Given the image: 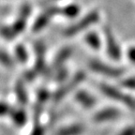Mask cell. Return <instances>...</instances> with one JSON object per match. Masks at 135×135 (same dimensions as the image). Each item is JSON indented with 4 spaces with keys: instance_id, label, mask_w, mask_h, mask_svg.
Here are the masks:
<instances>
[{
    "instance_id": "obj_2",
    "label": "cell",
    "mask_w": 135,
    "mask_h": 135,
    "mask_svg": "<svg viewBox=\"0 0 135 135\" xmlns=\"http://www.w3.org/2000/svg\"><path fill=\"white\" fill-rule=\"evenodd\" d=\"M100 15H99V11L94 9L90 12L87 13L84 18L79 20L76 23H73L68 28L64 30V36L65 37H73L75 35H78L81 32L84 31L85 29L95 25L96 23L99 21Z\"/></svg>"
},
{
    "instance_id": "obj_3",
    "label": "cell",
    "mask_w": 135,
    "mask_h": 135,
    "mask_svg": "<svg viewBox=\"0 0 135 135\" xmlns=\"http://www.w3.org/2000/svg\"><path fill=\"white\" fill-rule=\"evenodd\" d=\"M88 68L93 72L111 79L120 78L125 73V70L123 68L110 65L108 63L100 61L99 59H91L88 62Z\"/></svg>"
},
{
    "instance_id": "obj_10",
    "label": "cell",
    "mask_w": 135,
    "mask_h": 135,
    "mask_svg": "<svg viewBox=\"0 0 135 135\" xmlns=\"http://www.w3.org/2000/svg\"><path fill=\"white\" fill-rule=\"evenodd\" d=\"M84 132V126L82 124H72L63 127L56 131L55 135H82Z\"/></svg>"
},
{
    "instance_id": "obj_1",
    "label": "cell",
    "mask_w": 135,
    "mask_h": 135,
    "mask_svg": "<svg viewBox=\"0 0 135 135\" xmlns=\"http://www.w3.org/2000/svg\"><path fill=\"white\" fill-rule=\"evenodd\" d=\"M99 87L100 92L110 99L122 103L123 105L131 110H133V111L135 110V98H133L132 96L129 95L128 93H125L124 91L120 90L117 87L107 84H99Z\"/></svg>"
},
{
    "instance_id": "obj_7",
    "label": "cell",
    "mask_w": 135,
    "mask_h": 135,
    "mask_svg": "<svg viewBox=\"0 0 135 135\" xmlns=\"http://www.w3.org/2000/svg\"><path fill=\"white\" fill-rule=\"evenodd\" d=\"M60 13V8L58 7H51L44 11L40 16L37 18L36 22L33 25V31L34 32H40L49 23L50 20L55 16L56 14Z\"/></svg>"
},
{
    "instance_id": "obj_4",
    "label": "cell",
    "mask_w": 135,
    "mask_h": 135,
    "mask_svg": "<svg viewBox=\"0 0 135 135\" xmlns=\"http://www.w3.org/2000/svg\"><path fill=\"white\" fill-rule=\"evenodd\" d=\"M85 78H86V73L84 71L81 70V71L76 72L72 78H70L67 83H65L63 85H61V86L55 91L53 96L54 101L55 102L61 101L68 94H70L73 89H75L78 85H80L85 80Z\"/></svg>"
},
{
    "instance_id": "obj_21",
    "label": "cell",
    "mask_w": 135,
    "mask_h": 135,
    "mask_svg": "<svg viewBox=\"0 0 135 135\" xmlns=\"http://www.w3.org/2000/svg\"><path fill=\"white\" fill-rule=\"evenodd\" d=\"M68 75H69V70L64 67L59 68L57 70V73L55 75V79H56L57 82H64L66 79L68 78Z\"/></svg>"
},
{
    "instance_id": "obj_22",
    "label": "cell",
    "mask_w": 135,
    "mask_h": 135,
    "mask_svg": "<svg viewBox=\"0 0 135 135\" xmlns=\"http://www.w3.org/2000/svg\"><path fill=\"white\" fill-rule=\"evenodd\" d=\"M0 33H1V35H2L6 40H13V38L16 37V35H15L14 32L12 31L11 26H9V27H8V26L2 27L0 29Z\"/></svg>"
},
{
    "instance_id": "obj_20",
    "label": "cell",
    "mask_w": 135,
    "mask_h": 135,
    "mask_svg": "<svg viewBox=\"0 0 135 135\" xmlns=\"http://www.w3.org/2000/svg\"><path fill=\"white\" fill-rule=\"evenodd\" d=\"M34 49H35V53L37 55V57H44L46 48H45V45L43 42L42 41L36 42L35 45H34Z\"/></svg>"
},
{
    "instance_id": "obj_17",
    "label": "cell",
    "mask_w": 135,
    "mask_h": 135,
    "mask_svg": "<svg viewBox=\"0 0 135 135\" xmlns=\"http://www.w3.org/2000/svg\"><path fill=\"white\" fill-rule=\"evenodd\" d=\"M120 85L128 90H135V76L124 78L120 82Z\"/></svg>"
},
{
    "instance_id": "obj_16",
    "label": "cell",
    "mask_w": 135,
    "mask_h": 135,
    "mask_svg": "<svg viewBox=\"0 0 135 135\" xmlns=\"http://www.w3.org/2000/svg\"><path fill=\"white\" fill-rule=\"evenodd\" d=\"M15 54H16L17 59L21 63H25L27 60V52L25 48L22 44H18L15 48Z\"/></svg>"
},
{
    "instance_id": "obj_12",
    "label": "cell",
    "mask_w": 135,
    "mask_h": 135,
    "mask_svg": "<svg viewBox=\"0 0 135 135\" xmlns=\"http://www.w3.org/2000/svg\"><path fill=\"white\" fill-rule=\"evenodd\" d=\"M9 115H11L14 124H16L17 126H23V125H25V122H26V119H27L25 112L21 109L11 110Z\"/></svg>"
},
{
    "instance_id": "obj_11",
    "label": "cell",
    "mask_w": 135,
    "mask_h": 135,
    "mask_svg": "<svg viewBox=\"0 0 135 135\" xmlns=\"http://www.w3.org/2000/svg\"><path fill=\"white\" fill-rule=\"evenodd\" d=\"M84 41L92 50L95 51L99 50L102 46V40L99 36V34L96 32H88L84 36Z\"/></svg>"
},
{
    "instance_id": "obj_27",
    "label": "cell",
    "mask_w": 135,
    "mask_h": 135,
    "mask_svg": "<svg viewBox=\"0 0 135 135\" xmlns=\"http://www.w3.org/2000/svg\"><path fill=\"white\" fill-rule=\"evenodd\" d=\"M44 134H45L44 128H43L41 125L38 124V123H36V125L34 127L33 131H32L30 135H44Z\"/></svg>"
},
{
    "instance_id": "obj_29",
    "label": "cell",
    "mask_w": 135,
    "mask_h": 135,
    "mask_svg": "<svg viewBox=\"0 0 135 135\" xmlns=\"http://www.w3.org/2000/svg\"><path fill=\"white\" fill-rule=\"evenodd\" d=\"M53 1H55V0H46V1H44V2H46V3H51V2H53Z\"/></svg>"
},
{
    "instance_id": "obj_18",
    "label": "cell",
    "mask_w": 135,
    "mask_h": 135,
    "mask_svg": "<svg viewBox=\"0 0 135 135\" xmlns=\"http://www.w3.org/2000/svg\"><path fill=\"white\" fill-rule=\"evenodd\" d=\"M49 98H50V94L48 91L46 89H40L38 92V96H37V103L43 105L49 99Z\"/></svg>"
},
{
    "instance_id": "obj_15",
    "label": "cell",
    "mask_w": 135,
    "mask_h": 135,
    "mask_svg": "<svg viewBox=\"0 0 135 135\" xmlns=\"http://www.w3.org/2000/svg\"><path fill=\"white\" fill-rule=\"evenodd\" d=\"M25 25H26V19L22 16H19L18 19H17L16 21L14 22V23L11 26V28L12 29V31L14 32V34L17 36L18 34L22 33V32L25 30Z\"/></svg>"
},
{
    "instance_id": "obj_13",
    "label": "cell",
    "mask_w": 135,
    "mask_h": 135,
    "mask_svg": "<svg viewBox=\"0 0 135 135\" xmlns=\"http://www.w3.org/2000/svg\"><path fill=\"white\" fill-rule=\"evenodd\" d=\"M60 13L67 18L73 19L80 13V7L76 4L68 5V6L64 7L63 8H60Z\"/></svg>"
},
{
    "instance_id": "obj_23",
    "label": "cell",
    "mask_w": 135,
    "mask_h": 135,
    "mask_svg": "<svg viewBox=\"0 0 135 135\" xmlns=\"http://www.w3.org/2000/svg\"><path fill=\"white\" fill-rule=\"evenodd\" d=\"M117 135H135V124L125 127L117 133Z\"/></svg>"
},
{
    "instance_id": "obj_26",
    "label": "cell",
    "mask_w": 135,
    "mask_h": 135,
    "mask_svg": "<svg viewBox=\"0 0 135 135\" xmlns=\"http://www.w3.org/2000/svg\"><path fill=\"white\" fill-rule=\"evenodd\" d=\"M11 108L9 105L5 102H0V116L6 115V114H9L11 112Z\"/></svg>"
},
{
    "instance_id": "obj_25",
    "label": "cell",
    "mask_w": 135,
    "mask_h": 135,
    "mask_svg": "<svg viewBox=\"0 0 135 135\" xmlns=\"http://www.w3.org/2000/svg\"><path fill=\"white\" fill-rule=\"evenodd\" d=\"M31 6L28 4H25L23 6H22L21 9H20V13H19V16H22L23 17V18H25V19H27L28 16L30 15V13H31Z\"/></svg>"
},
{
    "instance_id": "obj_6",
    "label": "cell",
    "mask_w": 135,
    "mask_h": 135,
    "mask_svg": "<svg viewBox=\"0 0 135 135\" xmlns=\"http://www.w3.org/2000/svg\"><path fill=\"white\" fill-rule=\"evenodd\" d=\"M121 116V111L116 107H105L99 110L93 115V121L97 124L113 122Z\"/></svg>"
},
{
    "instance_id": "obj_19",
    "label": "cell",
    "mask_w": 135,
    "mask_h": 135,
    "mask_svg": "<svg viewBox=\"0 0 135 135\" xmlns=\"http://www.w3.org/2000/svg\"><path fill=\"white\" fill-rule=\"evenodd\" d=\"M0 64L6 67H11L13 65V60L11 59V57L2 50H0Z\"/></svg>"
},
{
    "instance_id": "obj_5",
    "label": "cell",
    "mask_w": 135,
    "mask_h": 135,
    "mask_svg": "<svg viewBox=\"0 0 135 135\" xmlns=\"http://www.w3.org/2000/svg\"><path fill=\"white\" fill-rule=\"evenodd\" d=\"M104 42L106 46V53L110 58L114 61H118L122 57V50L121 47L116 40L114 33L111 28L106 26L104 27Z\"/></svg>"
},
{
    "instance_id": "obj_28",
    "label": "cell",
    "mask_w": 135,
    "mask_h": 135,
    "mask_svg": "<svg viewBox=\"0 0 135 135\" xmlns=\"http://www.w3.org/2000/svg\"><path fill=\"white\" fill-rule=\"evenodd\" d=\"M37 71L36 70H28L25 73V79L28 82H31L35 79V77L37 76Z\"/></svg>"
},
{
    "instance_id": "obj_8",
    "label": "cell",
    "mask_w": 135,
    "mask_h": 135,
    "mask_svg": "<svg viewBox=\"0 0 135 135\" xmlns=\"http://www.w3.org/2000/svg\"><path fill=\"white\" fill-rule=\"evenodd\" d=\"M75 100L84 109H92L97 104V99L86 90H79L75 93Z\"/></svg>"
},
{
    "instance_id": "obj_24",
    "label": "cell",
    "mask_w": 135,
    "mask_h": 135,
    "mask_svg": "<svg viewBox=\"0 0 135 135\" xmlns=\"http://www.w3.org/2000/svg\"><path fill=\"white\" fill-rule=\"evenodd\" d=\"M126 55L129 59V61L135 65V45H131L127 49Z\"/></svg>"
},
{
    "instance_id": "obj_9",
    "label": "cell",
    "mask_w": 135,
    "mask_h": 135,
    "mask_svg": "<svg viewBox=\"0 0 135 135\" xmlns=\"http://www.w3.org/2000/svg\"><path fill=\"white\" fill-rule=\"evenodd\" d=\"M72 53H73V49L71 47L67 46L62 48L55 57V60H54V63H53L54 69L58 70L59 68L63 67V65L66 63V61L71 56Z\"/></svg>"
},
{
    "instance_id": "obj_14",
    "label": "cell",
    "mask_w": 135,
    "mask_h": 135,
    "mask_svg": "<svg viewBox=\"0 0 135 135\" xmlns=\"http://www.w3.org/2000/svg\"><path fill=\"white\" fill-rule=\"evenodd\" d=\"M15 93L16 97L21 104H25L27 102V93L25 91V84L22 81H18L15 85Z\"/></svg>"
}]
</instances>
